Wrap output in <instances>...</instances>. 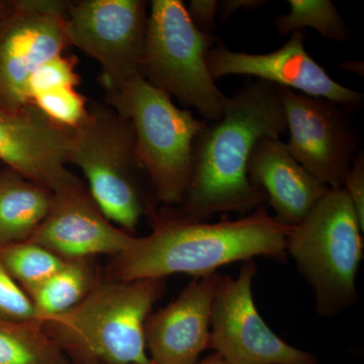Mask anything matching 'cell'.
Segmentation results:
<instances>
[{
	"mask_svg": "<svg viewBox=\"0 0 364 364\" xmlns=\"http://www.w3.org/2000/svg\"><path fill=\"white\" fill-rule=\"evenodd\" d=\"M287 131L279 86L249 78L231 97L223 116L205 122L193 142V170L176 217L202 223L217 213L239 215L267 205V196L248 176V161L258 141Z\"/></svg>",
	"mask_w": 364,
	"mask_h": 364,
	"instance_id": "obj_1",
	"label": "cell"
},
{
	"mask_svg": "<svg viewBox=\"0 0 364 364\" xmlns=\"http://www.w3.org/2000/svg\"><path fill=\"white\" fill-rule=\"evenodd\" d=\"M153 231L116 256L112 277L119 282L165 279L171 274L203 277L218 268L254 257L286 261L294 228L270 215L267 205L238 220L215 224L189 222L170 208L152 218Z\"/></svg>",
	"mask_w": 364,
	"mask_h": 364,
	"instance_id": "obj_2",
	"label": "cell"
},
{
	"mask_svg": "<svg viewBox=\"0 0 364 364\" xmlns=\"http://www.w3.org/2000/svg\"><path fill=\"white\" fill-rule=\"evenodd\" d=\"M165 279L98 282L78 305L42 318L72 364H148L144 328Z\"/></svg>",
	"mask_w": 364,
	"mask_h": 364,
	"instance_id": "obj_3",
	"label": "cell"
},
{
	"mask_svg": "<svg viewBox=\"0 0 364 364\" xmlns=\"http://www.w3.org/2000/svg\"><path fill=\"white\" fill-rule=\"evenodd\" d=\"M105 95L107 105L133 124L136 159L157 202L181 205L191 181L193 142L207 121L179 109L141 75Z\"/></svg>",
	"mask_w": 364,
	"mask_h": 364,
	"instance_id": "obj_4",
	"label": "cell"
},
{
	"mask_svg": "<svg viewBox=\"0 0 364 364\" xmlns=\"http://www.w3.org/2000/svg\"><path fill=\"white\" fill-rule=\"evenodd\" d=\"M363 231L342 188L329 189L289 234L287 255L312 287L320 315H337L355 304Z\"/></svg>",
	"mask_w": 364,
	"mask_h": 364,
	"instance_id": "obj_5",
	"label": "cell"
},
{
	"mask_svg": "<svg viewBox=\"0 0 364 364\" xmlns=\"http://www.w3.org/2000/svg\"><path fill=\"white\" fill-rule=\"evenodd\" d=\"M135 142L128 119L109 105L92 104L85 121L72 130L67 159L81 170L105 217L129 234L143 215L156 214L139 178L145 172L136 159Z\"/></svg>",
	"mask_w": 364,
	"mask_h": 364,
	"instance_id": "obj_6",
	"label": "cell"
},
{
	"mask_svg": "<svg viewBox=\"0 0 364 364\" xmlns=\"http://www.w3.org/2000/svg\"><path fill=\"white\" fill-rule=\"evenodd\" d=\"M150 7L140 75L205 121L219 119L228 97L205 61L214 37L196 28L181 0H153Z\"/></svg>",
	"mask_w": 364,
	"mask_h": 364,
	"instance_id": "obj_7",
	"label": "cell"
},
{
	"mask_svg": "<svg viewBox=\"0 0 364 364\" xmlns=\"http://www.w3.org/2000/svg\"><path fill=\"white\" fill-rule=\"evenodd\" d=\"M69 1H9L0 14V109L25 112L33 107L26 87L44 62L70 47L66 32Z\"/></svg>",
	"mask_w": 364,
	"mask_h": 364,
	"instance_id": "obj_8",
	"label": "cell"
},
{
	"mask_svg": "<svg viewBox=\"0 0 364 364\" xmlns=\"http://www.w3.org/2000/svg\"><path fill=\"white\" fill-rule=\"evenodd\" d=\"M148 6L144 0L69 1L66 16L69 44L97 62L105 90L140 75Z\"/></svg>",
	"mask_w": 364,
	"mask_h": 364,
	"instance_id": "obj_9",
	"label": "cell"
},
{
	"mask_svg": "<svg viewBox=\"0 0 364 364\" xmlns=\"http://www.w3.org/2000/svg\"><path fill=\"white\" fill-rule=\"evenodd\" d=\"M289 140L287 150L330 189L342 188L358 153L359 136L350 111L325 98L279 86Z\"/></svg>",
	"mask_w": 364,
	"mask_h": 364,
	"instance_id": "obj_10",
	"label": "cell"
},
{
	"mask_svg": "<svg viewBox=\"0 0 364 364\" xmlns=\"http://www.w3.org/2000/svg\"><path fill=\"white\" fill-rule=\"evenodd\" d=\"M254 259L236 279L223 275L210 317V345L230 364H320L316 356L287 344L268 327L254 303Z\"/></svg>",
	"mask_w": 364,
	"mask_h": 364,
	"instance_id": "obj_11",
	"label": "cell"
},
{
	"mask_svg": "<svg viewBox=\"0 0 364 364\" xmlns=\"http://www.w3.org/2000/svg\"><path fill=\"white\" fill-rule=\"evenodd\" d=\"M306 31L291 33L280 49L265 54L234 52L224 44L213 46L205 61L214 80L228 75H245L277 86L325 98L352 112L363 105V93L336 82L306 51Z\"/></svg>",
	"mask_w": 364,
	"mask_h": 364,
	"instance_id": "obj_12",
	"label": "cell"
},
{
	"mask_svg": "<svg viewBox=\"0 0 364 364\" xmlns=\"http://www.w3.org/2000/svg\"><path fill=\"white\" fill-rule=\"evenodd\" d=\"M136 240L105 217L79 178L53 193L49 213L28 239L64 260L117 256Z\"/></svg>",
	"mask_w": 364,
	"mask_h": 364,
	"instance_id": "obj_13",
	"label": "cell"
},
{
	"mask_svg": "<svg viewBox=\"0 0 364 364\" xmlns=\"http://www.w3.org/2000/svg\"><path fill=\"white\" fill-rule=\"evenodd\" d=\"M71 134L33 105L25 112L0 109V161L54 193L78 178L67 168Z\"/></svg>",
	"mask_w": 364,
	"mask_h": 364,
	"instance_id": "obj_14",
	"label": "cell"
},
{
	"mask_svg": "<svg viewBox=\"0 0 364 364\" xmlns=\"http://www.w3.org/2000/svg\"><path fill=\"white\" fill-rule=\"evenodd\" d=\"M223 275L196 277L176 301L150 314L145 323L146 348L156 364H195L210 349L213 304Z\"/></svg>",
	"mask_w": 364,
	"mask_h": 364,
	"instance_id": "obj_15",
	"label": "cell"
},
{
	"mask_svg": "<svg viewBox=\"0 0 364 364\" xmlns=\"http://www.w3.org/2000/svg\"><path fill=\"white\" fill-rule=\"evenodd\" d=\"M247 171L251 181L267 195L275 220L287 227L299 226L330 189L291 156L279 138L258 141Z\"/></svg>",
	"mask_w": 364,
	"mask_h": 364,
	"instance_id": "obj_16",
	"label": "cell"
},
{
	"mask_svg": "<svg viewBox=\"0 0 364 364\" xmlns=\"http://www.w3.org/2000/svg\"><path fill=\"white\" fill-rule=\"evenodd\" d=\"M53 191L9 168L0 171V247L28 241L44 221Z\"/></svg>",
	"mask_w": 364,
	"mask_h": 364,
	"instance_id": "obj_17",
	"label": "cell"
},
{
	"mask_svg": "<svg viewBox=\"0 0 364 364\" xmlns=\"http://www.w3.org/2000/svg\"><path fill=\"white\" fill-rule=\"evenodd\" d=\"M98 272L92 258L66 260L63 267L26 294L37 318L52 317L71 310L97 286Z\"/></svg>",
	"mask_w": 364,
	"mask_h": 364,
	"instance_id": "obj_18",
	"label": "cell"
},
{
	"mask_svg": "<svg viewBox=\"0 0 364 364\" xmlns=\"http://www.w3.org/2000/svg\"><path fill=\"white\" fill-rule=\"evenodd\" d=\"M0 364H72L42 321L0 320Z\"/></svg>",
	"mask_w": 364,
	"mask_h": 364,
	"instance_id": "obj_19",
	"label": "cell"
},
{
	"mask_svg": "<svg viewBox=\"0 0 364 364\" xmlns=\"http://www.w3.org/2000/svg\"><path fill=\"white\" fill-rule=\"evenodd\" d=\"M291 11L275 20L279 36L314 28L323 38L343 43L349 39V31L336 6L330 0H289Z\"/></svg>",
	"mask_w": 364,
	"mask_h": 364,
	"instance_id": "obj_20",
	"label": "cell"
},
{
	"mask_svg": "<svg viewBox=\"0 0 364 364\" xmlns=\"http://www.w3.org/2000/svg\"><path fill=\"white\" fill-rule=\"evenodd\" d=\"M0 255L7 272L26 293L49 279L66 262L52 251L28 240L2 246Z\"/></svg>",
	"mask_w": 364,
	"mask_h": 364,
	"instance_id": "obj_21",
	"label": "cell"
},
{
	"mask_svg": "<svg viewBox=\"0 0 364 364\" xmlns=\"http://www.w3.org/2000/svg\"><path fill=\"white\" fill-rule=\"evenodd\" d=\"M57 126L78 128L88 114L87 100L75 87H61L40 93L31 102Z\"/></svg>",
	"mask_w": 364,
	"mask_h": 364,
	"instance_id": "obj_22",
	"label": "cell"
},
{
	"mask_svg": "<svg viewBox=\"0 0 364 364\" xmlns=\"http://www.w3.org/2000/svg\"><path fill=\"white\" fill-rule=\"evenodd\" d=\"M77 63V57L64 55L44 62L28 80L26 93L30 104L36 95L46 91L61 87H77L80 83V75L76 71Z\"/></svg>",
	"mask_w": 364,
	"mask_h": 364,
	"instance_id": "obj_23",
	"label": "cell"
},
{
	"mask_svg": "<svg viewBox=\"0 0 364 364\" xmlns=\"http://www.w3.org/2000/svg\"><path fill=\"white\" fill-rule=\"evenodd\" d=\"M36 318L37 314L30 296L7 272L0 255V320L26 322Z\"/></svg>",
	"mask_w": 364,
	"mask_h": 364,
	"instance_id": "obj_24",
	"label": "cell"
},
{
	"mask_svg": "<svg viewBox=\"0 0 364 364\" xmlns=\"http://www.w3.org/2000/svg\"><path fill=\"white\" fill-rule=\"evenodd\" d=\"M343 188L348 193L349 198L356 215L359 224L364 230V153L358 151L351 163L350 169L345 178Z\"/></svg>",
	"mask_w": 364,
	"mask_h": 364,
	"instance_id": "obj_25",
	"label": "cell"
},
{
	"mask_svg": "<svg viewBox=\"0 0 364 364\" xmlns=\"http://www.w3.org/2000/svg\"><path fill=\"white\" fill-rule=\"evenodd\" d=\"M218 4L215 0H191L186 6L189 18L200 32L213 36L215 26Z\"/></svg>",
	"mask_w": 364,
	"mask_h": 364,
	"instance_id": "obj_26",
	"label": "cell"
},
{
	"mask_svg": "<svg viewBox=\"0 0 364 364\" xmlns=\"http://www.w3.org/2000/svg\"><path fill=\"white\" fill-rule=\"evenodd\" d=\"M265 4L267 1L262 0H224L218 4V14L221 21H225L231 18L238 9L251 11L264 6Z\"/></svg>",
	"mask_w": 364,
	"mask_h": 364,
	"instance_id": "obj_27",
	"label": "cell"
},
{
	"mask_svg": "<svg viewBox=\"0 0 364 364\" xmlns=\"http://www.w3.org/2000/svg\"><path fill=\"white\" fill-rule=\"evenodd\" d=\"M195 364H230L225 360L224 358H222L220 354L215 353L212 354V355L208 356L207 358L203 359V360L200 361V363H196Z\"/></svg>",
	"mask_w": 364,
	"mask_h": 364,
	"instance_id": "obj_28",
	"label": "cell"
},
{
	"mask_svg": "<svg viewBox=\"0 0 364 364\" xmlns=\"http://www.w3.org/2000/svg\"><path fill=\"white\" fill-rule=\"evenodd\" d=\"M6 6H7V2L0 1V14L4 13V9H6Z\"/></svg>",
	"mask_w": 364,
	"mask_h": 364,
	"instance_id": "obj_29",
	"label": "cell"
},
{
	"mask_svg": "<svg viewBox=\"0 0 364 364\" xmlns=\"http://www.w3.org/2000/svg\"><path fill=\"white\" fill-rule=\"evenodd\" d=\"M148 364H156V363H153V361H150V363Z\"/></svg>",
	"mask_w": 364,
	"mask_h": 364,
	"instance_id": "obj_30",
	"label": "cell"
}]
</instances>
